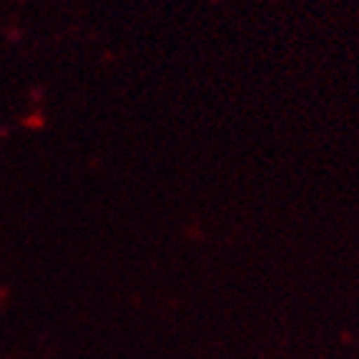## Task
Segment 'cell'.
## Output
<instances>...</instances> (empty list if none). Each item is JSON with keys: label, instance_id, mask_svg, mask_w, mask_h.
<instances>
[]
</instances>
